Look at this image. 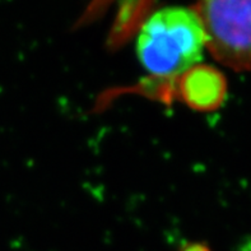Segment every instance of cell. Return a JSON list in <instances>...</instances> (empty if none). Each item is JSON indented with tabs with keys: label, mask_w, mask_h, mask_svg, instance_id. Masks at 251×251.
<instances>
[{
	"label": "cell",
	"mask_w": 251,
	"mask_h": 251,
	"mask_svg": "<svg viewBox=\"0 0 251 251\" xmlns=\"http://www.w3.org/2000/svg\"><path fill=\"white\" fill-rule=\"evenodd\" d=\"M180 97L198 111H213L222 106L227 96V80L220 69L198 64L180 75Z\"/></svg>",
	"instance_id": "cell-3"
},
{
	"label": "cell",
	"mask_w": 251,
	"mask_h": 251,
	"mask_svg": "<svg viewBox=\"0 0 251 251\" xmlns=\"http://www.w3.org/2000/svg\"><path fill=\"white\" fill-rule=\"evenodd\" d=\"M207 50L225 67L251 72V0H195Z\"/></svg>",
	"instance_id": "cell-2"
},
{
	"label": "cell",
	"mask_w": 251,
	"mask_h": 251,
	"mask_svg": "<svg viewBox=\"0 0 251 251\" xmlns=\"http://www.w3.org/2000/svg\"><path fill=\"white\" fill-rule=\"evenodd\" d=\"M207 33L193 6H166L146 19L137 36V55L153 76H180L201 64Z\"/></svg>",
	"instance_id": "cell-1"
}]
</instances>
